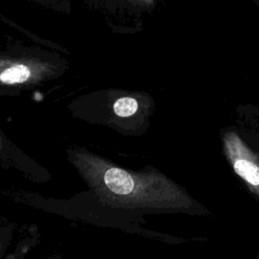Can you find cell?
<instances>
[{
	"instance_id": "1",
	"label": "cell",
	"mask_w": 259,
	"mask_h": 259,
	"mask_svg": "<svg viewBox=\"0 0 259 259\" xmlns=\"http://www.w3.org/2000/svg\"><path fill=\"white\" fill-rule=\"evenodd\" d=\"M81 170L88 190L110 208L142 217L179 204L177 188L157 173H136L104 164H84Z\"/></svg>"
},
{
	"instance_id": "2",
	"label": "cell",
	"mask_w": 259,
	"mask_h": 259,
	"mask_svg": "<svg viewBox=\"0 0 259 259\" xmlns=\"http://www.w3.org/2000/svg\"><path fill=\"white\" fill-rule=\"evenodd\" d=\"M14 201L53 213L71 221H78L96 227L118 230L126 234L147 236L143 218L131 212L113 209L102 204L89 191L78 192L69 198L44 196L30 190H4Z\"/></svg>"
},
{
	"instance_id": "3",
	"label": "cell",
	"mask_w": 259,
	"mask_h": 259,
	"mask_svg": "<svg viewBox=\"0 0 259 259\" xmlns=\"http://www.w3.org/2000/svg\"><path fill=\"white\" fill-rule=\"evenodd\" d=\"M226 155L235 172L249 185L259 190V160L235 132L223 134Z\"/></svg>"
},
{
	"instance_id": "4",
	"label": "cell",
	"mask_w": 259,
	"mask_h": 259,
	"mask_svg": "<svg viewBox=\"0 0 259 259\" xmlns=\"http://www.w3.org/2000/svg\"><path fill=\"white\" fill-rule=\"evenodd\" d=\"M39 238L40 234L36 225L24 226L4 259H26L29 252L38 244Z\"/></svg>"
},
{
	"instance_id": "5",
	"label": "cell",
	"mask_w": 259,
	"mask_h": 259,
	"mask_svg": "<svg viewBox=\"0 0 259 259\" xmlns=\"http://www.w3.org/2000/svg\"><path fill=\"white\" fill-rule=\"evenodd\" d=\"M15 238V225L6 220L0 221V259H4L5 255L11 249Z\"/></svg>"
},
{
	"instance_id": "6",
	"label": "cell",
	"mask_w": 259,
	"mask_h": 259,
	"mask_svg": "<svg viewBox=\"0 0 259 259\" xmlns=\"http://www.w3.org/2000/svg\"><path fill=\"white\" fill-rule=\"evenodd\" d=\"M30 75L29 69L24 65H16L8 68L0 75V80L6 84L23 83Z\"/></svg>"
},
{
	"instance_id": "7",
	"label": "cell",
	"mask_w": 259,
	"mask_h": 259,
	"mask_svg": "<svg viewBox=\"0 0 259 259\" xmlns=\"http://www.w3.org/2000/svg\"><path fill=\"white\" fill-rule=\"evenodd\" d=\"M138 109V102L131 97H122L117 99L113 104V110L118 116L126 117L133 115Z\"/></svg>"
},
{
	"instance_id": "8",
	"label": "cell",
	"mask_w": 259,
	"mask_h": 259,
	"mask_svg": "<svg viewBox=\"0 0 259 259\" xmlns=\"http://www.w3.org/2000/svg\"><path fill=\"white\" fill-rule=\"evenodd\" d=\"M42 259H66V258L63 257L62 255L56 254V255H52V256H49V257H46V258H42Z\"/></svg>"
},
{
	"instance_id": "9",
	"label": "cell",
	"mask_w": 259,
	"mask_h": 259,
	"mask_svg": "<svg viewBox=\"0 0 259 259\" xmlns=\"http://www.w3.org/2000/svg\"><path fill=\"white\" fill-rule=\"evenodd\" d=\"M255 1H256V2H257V4L259 5V0H255Z\"/></svg>"
}]
</instances>
